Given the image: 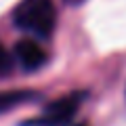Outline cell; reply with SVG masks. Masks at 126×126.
<instances>
[{
    "mask_svg": "<svg viewBox=\"0 0 126 126\" xmlns=\"http://www.w3.org/2000/svg\"><path fill=\"white\" fill-rule=\"evenodd\" d=\"M13 21L19 30L46 38L55 30L57 11L53 0H21L13 11Z\"/></svg>",
    "mask_w": 126,
    "mask_h": 126,
    "instance_id": "6da1fadb",
    "label": "cell"
},
{
    "mask_svg": "<svg viewBox=\"0 0 126 126\" xmlns=\"http://www.w3.org/2000/svg\"><path fill=\"white\" fill-rule=\"evenodd\" d=\"M82 101V94H67L61 99L53 101L46 105L44 113L40 118H32V120L21 122V126H63L74 118L78 109V103Z\"/></svg>",
    "mask_w": 126,
    "mask_h": 126,
    "instance_id": "7a4b0ae2",
    "label": "cell"
},
{
    "mask_svg": "<svg viewBox=\"0 0 126 126\" xmlns=\"http://www.w3.org/2000/svg\"><path fill=\"white\" fill-rule=\"evenodd\" d=\"M15 57L27 72H36L46 63V50L34 40H19L15 44Z\"/></svg>",
    "mask_w": 126,
    "mask_h": 126,
    "instance_id": "3957f363",
    "label": "cell"
},
{
    "mask_svg": "<svg viewBox=\"0 0 126 126\" xmlns=\"http://www.w3.org/2000/svg\"><path fill=\"white\" fill-rule=\"evenodd\" d=\"M36 97L32 90H2L0 93V113L9 111L21 103H27Z\"/></svg>",
    "mask_w": 126,
    "mask_h": 126,
    "instance_id": "277c9868",
    "label": "cell"
},
{
    "mask_svg": "<svg viewBox=\"0 0 126 126\" xmlns=\"http://www.w3.org/2000/svg\"><path fill=\"white\" fill-rule=\"evenodd\" d=\"M11 67H13V59H11L9 53H6V48L0 44V78L6 76V74L11 72Z\"/></svg>",
    "mask_w": 126,
    "mask_h": 126,
    "instance_id": "5b68a950",
    "label": "cell"
},
{
    "mask_svg": "<svg viewBox=\"0 0 126 126\" xmlns=\"http://www.w3.org/2000/svg\"><path fill=\"white\" fill-rule=\"evenodd\" d=\"M63 2H65V4H69V6H80L84 0H63Z\"/></svg>",
    "mask_w": 126,
    "mask_h": 126,
    "instance_id": "8992f818",
    "label": "cell"
},
{
    "mask_svg": "<svg viewBox=\"0 0 126 126\" xmlns=\"http://www.w3.org/2000/svg\"><path fill=\"white\" fill-rule=\"evenodd\" d=\"M80 126H84V124H80Z\"/></svg>",
    "mask_w": 126,
    "mask_h": 126,
    "instance_id": "52a82bcc",
    "label": "cell"
}]
</instances>
